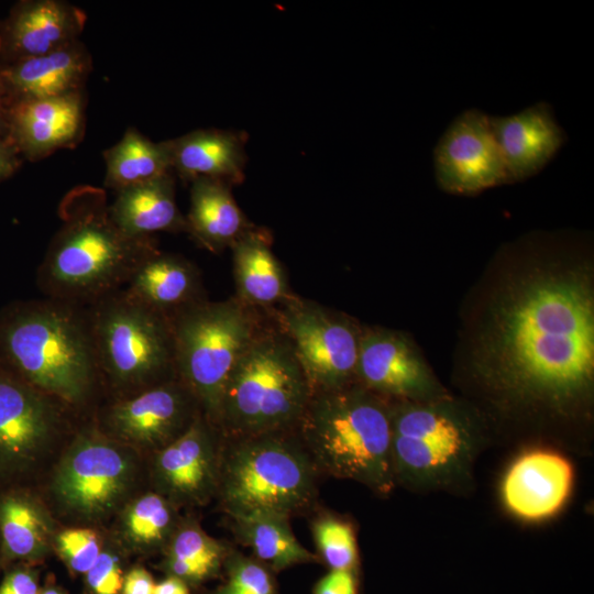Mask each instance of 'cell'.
Wrapping results in <instances>:
<instances>
[{
	"label": "cell",
	"instance_id": "19",
	"mask_svg": "<svg viewBox=\"0 0 594 594\" xmlns=\"http://www.w3.org/2000/svg\"><path fill=\"white\" fill-rule=\"evenodd\" d=\"M573 468L561 454L535 449L517 458L504 475L502 499L514 516L538 521L557 514L570 496Z\"/></svg>",
	"mask_w": 594,
	"mask_h": 594
},
{
	"label": "cell",
	"instance_id": "2",
	"mask_svg": "<svg viewBox=\"0 0 594 594\" xmlns=\"http://www.w3.org/2000/svg\"><path fill=\"white\" fill-rule=\"evenodd\" d=\"M59 216L62 226L38 271L40 286L52 299L94 302L119 290L157 251L153 238H131L114 224L100 188H73Z\"/></svg>",
	"mask_w": 594,
	"mask_h": 594
},
{
	"label": "cell",
	"instance_id": "22",
	"mask_svg": "<svg viewBox=\"0 0 594 594\" xmlns=\"http://www.w3.org/2000/svg\"><path fill=\"white\" fill-rule=\"evenodd\" d=\"M54 520L29 486L0 491V569L35 564L53 552Z\"/></svg>",
	"mask_w": 594,
	"mask_h": 594
},
{
	"label": "cell",
	"instance_id": "36",
	"mask_svg": "<svg viewBox=\"0 0 594 594\" xmlns=\"http://www.w3.org/2000/svg\"><path fill=\"white\" fill-rule=\"evenodd\" d=\"M40 572L31 564H15L4 570L0 594H37Z\"/></svg>",
	"mask_w": 594,
	"mask_h": 594
},
{
	"label": "cell",
	"instance_id": "37",
	"mask_svg": "<svg viewBox=\"0 0 594 594\" xmlns=\"http://www.w3.org/2000/svg\"><path fill=\"white\" fill-rule=\"evenodd\" d=\"M312 594H359L355 570H329L314 586Z\"/></svg>",
	"mask_w": 594,
	"mask_h": 594
},
{
	"label": "cell",
	"instance_id": "24",
	"mask_svg": "<svg viewBox=\"0 0 594 594\" xmlns=\"http://www.w3.org/2000/svg\"><path fill=\"white\" fill-rule=\"evenodd\" d=\"M172 172L185 182L208 178L229 185L244 179L246 163L243 133L201 129L165 141Z\"/></svg>",
	"mask_w": 594,
	"mask_h": 594
},
{
	"label": "cell",
	"instance_id": "26",
	"mask_svg": "<svg viewBox=\"0 0 594 594\" xmlns=\"http://www.w3.org/2000/svg\"><path fill=\"white\" fill-rule=\"evenodd\" d=\"M231 185L216 179L190 182L187 232L211 252L218 253L253 228L234 200Z\"/></svg>",
	"mask_w": 594,
	"mask_h": 594
},
{
	"label": "cell",
	"instance_id": "3",
	"mask_svg": "<svg viewBox=\"0 0 594 594\" xmlns=\"http://www.w3.org/2000/svg\"><path fill=\"white\" fill-rule=\"evenodd\" d=\"M0 363L68 407L85 405L100 380L88 315L52 298L0 312Z\"/></svg>",
	"mask_w": 594,
	"mask_h": 594
},
{
	"label": "cell",
	"instance_id": "23",
	"mask_svg": "<svg viewBox=\"0 0 594 594\" xmlns=\"http://www.w3.org/2000/svg\"><path fill=\"white\" fill-rule=\"evenodd\" d=\"M125 285L123 292L131 299L170 321L206 300L198 268L182 256L158 250L135 268Z\"/></svg>",
	"mask_w": 594,
	"mask_h": 594
},
{
	"label": "cell",
	"instance_id": "5",
	"mask_svg": "<svg viewBox=\"0 0 594 594\" xmlns=\"http://www.w3.org/2000/svg\"><path fill=\"white\" fill-rule=\"evenodd\" d=\"M321 474L295 430L224 438L216 499L227 517L312 512Z\"/></svg>",
	"mask_w": 594,
	"mask_h": 594
},
{
	"label": "cell",
	"instance_id": "39",
	"mask_svg": "<svg viewBox=\"0 0 594 594\" xmlns=\"http://www.w3.org/2000/svg\"><path fill=\"white\" fill-rule=\"evenodd\" d=\"M21 155L14 145L0 135V182L12 176L21 165Z\"/></svg>",
	"mask_w": 594,
	"mask_h": 594
},
{
	"label": "cell",
	"instance_id": "11",
	"mask_svg": "<svg viewBox=\"0 0 594 594\" xmlns=\"http://www.w3.org/2000/svg\"><path fill=\"white\" fill-rule=\"evenodd\" d=\"M67 408L0 363V491L28 486L65 432Z\"/></svg>",
	"mask_w": 594,
	"mask_h": 594
},
{
	"label": "cell",
	"instance_id": "10",
	"mask_svg": "<svg viewBox=\"0 0 594 594\" xmlns=\"http://www.w3.org/2000/svg\"><path fill=\"white\" fill-rule=\"evenodd\" d=\"M141 453L112 439L96 424L82 427L62 453L51 481L61 512L78 522L116 516L135 495Z\"/></svg>",
	"mask_w": 594,
	"mask_h": 594
},
{
	"label": "cell",
	"instance_id": "29",
	"mask_svg": "<svg viewBox=\"0 0 594 594\" xmlns=\"http://www.w3.org/2000/svg\"><path fill=\"white\" fill-rule=\"evenodd\" d=\"M229 526L252 556L273 572L297 564L318 563L316 553L305 548L295 537L290 518L274 513H250L227 517Z\"/></svg>",
	"mask_w": 594,
	"mask_h": 594
},
{
	"label": "cell",
	"instance_id": "7",
	"mask_svg": "<svg viewBox=\"0 0 594 594\" xmlns=\"http://www.w3.org/2000/svg\"><path fill=\"white\" fill-rule=\"evenodd\" d=\"M311 395L285 336H255L227 383L218 428L224 438L295 430Z\"/></svg>",
	"mask_w": 594,
	"mask_h": 594
},
{
	"label": "cell",
	"instance_id": "40",
	"mask_svg": "<svg viewBox=\"0 0 594 594\" xmlns=\"http://www.w3.org/2000/svg\"><path fill=\"white\" fill-rule=\"evenodd\" d=\"M154 594H191V587L176 576L166 575L155 584Z\"/></svg>",
	"mask_w": 594,
	"mask_h": 594
},
{
	"label": "cell",
	"instance_id": "8",
	"mask_svg": "<svg viewBox=\"0 0 594 594\" xmlns=\"http://www.w3.org/2000/svg\"><path fill=\"white\" fill-rule=\"evenodd\" d=\"M88 315L99 378L113 398L177 377L172 321L123 290L92 302Z\"/></svg>",
	"mask_w": 594,
	"mask_h": 594
},
{
	"label": "cell",
	"instance_id": "16",
	"mask_svg": "<svg viewBox=\"0 0 594 594\" xmlns=\"http://www.w3.org/2000/svg\"><path fill=\"white\" fill-rule=\"evenodd\" d=\"M356 382L387 400L432 402L449 396L414 343L385 328L361 331Z\"/></svg>",
	"mask_w": 594,
	"mask_h": 594
},
{
	"label": "cell",
	"instance_id": "34",
	"mask_svg": "<svg viewBox=\"0 0 594 594\" xmlns=\"http://www.w3.org/2000/svg\"><path fill=\"white\" fill-rule=\"evenodd\" d=\"M106 539L92 527L56 531L53 551L73 575H85L101 553Z\"/></svg>",
	"mask_w": 594,
	"mask_h": 594
},
{
	"label": "cell",
	"instance_id": "31",
	"mask_svg": "<svg viewBox=\"0 0 594 594\" xmlns=\"http://www.w3.org/2000/svg\"><path fill=\"white\" fill-rule=\"evenodd\" d=\"M105 186L118 191L172 172L164 142L155 143L135 128H129L111 147L103 152Z\"/></svg>",
	"mask_w": 594,
	"mask_h": 594
},
{
	"label": "cell",
	"instance_id": "35",
	"mask_svg": "<svg viewBox=\"0 0 594 594\" xmlns=\"http://www.w3.org/2000/svg\"><path fill=\"white\" fill-rule=\"evenodd\" d=\"M125 552L112 539H107L96 562L85 574L86 594H121Z\"/></svg>",
	"mask_w": 594,
	"mask_h": 594
},
{
	"label": "cell",
	"instance_id": "21",
	"mask_svg": "<svg viewBox=\"0 0 594 594\" xmlns=\"http://www.w3.org/2000/svg\"><path fill=\"white\" fill-rule=\"evenodd\" d=\"M91 68V56L77 40L44 55L0 64V81L11 105L84 90Z\"/></svg>",
	"mask_w": 594,
	"mask_h": 594
},
{
	"label": "cell",
	"instance_id": "27",
	"mask_svg": "<svg viewBox=\"0 0 594 594\" xmlns=\"http://www.w3.org/2000/svg\"><path fill=\"white\" fill-rule=\"evenodd\" d=\"M238 298L251 307H271L290 297L284 270L268 234L254 227L232 245Z\"/></svg>",
	"mask_w": 594,
	"mask_h": 594
},
{
	"label": "cell",
	"instance_id": "30",
	"mask_svg": "<svg viewBox=\"0 0 594 594\" xmlns=\"http://www.w3.org/2000/svg\"><path fill=\"white\" fill-rule=\"evenodd\" d=\"M231 547L209 536L197 519L182 517L169 542L162 552L160 569L176 576L191 588L222 574Z\"/></svg>",
	"mask_w": 594,
	"mask_h": 594
},
{
	"label": "cell",
	"instance_id": "42",
	"mask_svg": "<svg viewBox=\"0 0 594 594\" xmlns=\"http://www.w3.org/2000/svg\"><path fill=\"white\" fill-rule=\"evenodd\" d=\"M37 594H67L62 587L57 586L54 582L46 581L43 586H41Z\"/></svg>",
	"mask_w": 594,
	"mask_h": 594
},
{
	"label": "cell",
	"instance_id": "20",
	"mask_svg": "<svg viewBox=\"0 0 594 594\" xmlns=\"http://www.w3.org/2000/svg\"><path fill=\"white\" fill-rule=\"evenodd\" d=\"M491 124L509 184L542 170L566 140L552 108L543 101L509 116L491 117Z\"/></svg>",
	"mask_w": 594,
	"mask_h": 594
},
{
	"label": "cell",
	"instance_id": "14",
	"mask_svg": "<svg viewBox=\"0 0 594 594\" xmlns=\"http://www.w3.org/2000/svg\"><path fill=\"white\" fill-rule=\"evenodd\" d=\"M223 435L200 413L175 441L152 454L148 474L153 491L179 509L216 499Z\"/></svg>",
	"mask_w": 594,
	"mask_h": 594
},
{
	"label": "cell",
	"instance_id": "4",
	"mask_svg": "<svg viewBox=\"0 0 594 594\" xmlns=\"http://www.w3.org/2000/svg\"><path fill=\"white\" fill-rule=\"evenodd\" d=\"M295 431L321 476L352 480L381 496L395 488L389 400L358 382L311 393Z\"/></svg>",
	"mask_w": 594,
	"mask_h": 594
},
{
	"label": "cell",
	"instance_id": "32",
	"mask_svg": "<svg viewBox=\"0 0 594 594\" xmlns=\"http://www.w3.org/2000/svg\"><path fill=\"white\" fill-rule=\"evenodd\" d=\"M317 556L329 570H355L359 553L352 524L331 512L320 510L310 524Z\"/></svg>",
	"mask_w": 594,
	"mask_h": 594
},
{
	"label": "cell",
	"instance_id": "38",
	"mask_svg": "<svg viewBox=\"0 0 594 594\" xmlns=\"http://www.w3.org/2000/svg\"><path fill=\"white\" fill-rule=\"evenodd\" d=\"M155 581L142 565H133L125 571L121 594H154Z\"/></svg>",
	"mask_w": 594,
	"mask_h": 594
},
{
	"label": "cell",
	"instance_id": "18",
	"mask_svg": "<svg viewBox=\"0 0 594 594\" xmlns=\"http://www.w3.org/2000/svg\"><path fill=\"white\" fill-rule=\"evenodd\" d=\"M86 13L61 0H22L0 23V64L44 55L77 40Z\"/></svg>",
	"mask_w": 594,
	"mask_h": 594
},
{
	"label": "cell",
	"instance_id": "12",
	"mask_svg": "<svg viewBox=\"0 0 594 594\" xmlns=\"http://www.w3.org/2000/svg\"><path fill=\"white\" fill-rule=\"evenodd\" d=\"M283 304L277 311L278 330L288 340L311 393L356 382L362 329L314 301L290 296Z\"/></svg>",
	"mask_w": 594,
	"mask_h": 594
},
{
	"label": "cell",
	"instance_id": "41",
	"mask_svg": "<svg viewBox=\"0 0 594 594\" xmlns=\"http://www.w3.org/2000/svg\"><path fill=\"white\" fill-rule=\"evenodd\" d=\"M10 101L0 81V135L6 136Z\"/></svg>",
	"mask_w": 594,
	"mask_h": 594
},
{
	"label": "cell",
	"instance_id": "9",
	"mask_svg": "<svg viewBox=\"0 0 594 594\" xmlns=\"http://www.w3.org/2000/svg\"><path fill=\"white\" fill-rule=\"evenodd\" d=\"M172 327L177 376L218 427L231 373L262 329L254 308L238 297L202 300L178 314Z\"/></svg>",
	"mask_w": 594,
	"mask_h": 594
},
{
	"label": "cell",
	"instance_id": "25",
	"mask_svg": "<svg viewBox=\"0 0 594 594\" xmlns=\"http://www.w3.org/2000/svg\"><path fill=\"white\" fill-rule=\"evenodd\" d=\"M116 193L109 212L124 234L146 239L161 231L187 232L186 219L176 204L173 172Z\"/></svg>",
	"mask_w": 594,
	"mask_h": 594
},
{
	"label": "cell",
	"instance_id": "15",
	"mask_svg": "<svg viewBox=\"0 0 594 594\" xmlns=\"http://www.w3.org/2000/svg\"><path fill=\"white\" fill-rule=\"evenodd\" d=\"M438 186L455 195H475L509 184L491 117L480 109L461 112L439 138L433 150Z\"/></svg>",
	"mask_w": 594,
	"mask_h": 594
},
{
	"label": "cell",
	"instance_id": "28",
	"mask_svg": "<svg viewBox=\"0 0 594 594\" xmlns=\"http://www.w3.org/2000/svg\"><path fill=\"white\" fill-rule=\"evenodd\" d=\"M112 539L125 552L150 557L162 553L175 532L179 508L161 494H135L116 515Z\"/></svg>",
	"mask_w": 594,
	"mask_h": 594
},
{
	"label": "cell",
	"instance_id": "33",
	"mask_svg": "<svg viewBox=\"0 0 594 594\" xmlns=\"http://www.w3.org/2000/svg\"><path fill=\"white\" fill-rule=\"evenodd\" d=\"M224 581L213 594H277L275 572L253 556L231 547L223 564Z\"/></svg>",
	"mask_w": 594,
	"mask_h": 594
},
{
	"label": "cell",
	"instance_id": "6",
	"mask_svg": "<svg viewBox=\"0 0 594 594\" xmlns=\"http://www.w3.org/2000/svg\"><path fill=\"white\" fill-rule=\"evenodd\" d=\"M389 413L396 485L428 490L466 480L482 440L475 414L449 396L389 400Z\"/></svg>",
	"mask_w": 594,
	"mask_h": 594
},
{
	"label": "cell",
	"instance_id": "17",
	"mask_svg": "<svg viewBox=\"0 0 594 594\" xmlns=\"http://www.w3.org/2000/svg\"><path fill=\"white\" fill-rule=\"evenodd\" d=\"M85 91L21 100L9 107L6 138L21 157L35 162L74 147L85 132Z\"/></svg>",
	"mask_w": 594,
	"mask_h": 594
},
{
	"label": "cell",
	"instance_id": "1",
	"mask_svg": "<svg viewBox=\"0 0 594 594\" xmlns=\"http://www.w3.org/2000/svg\"><path fill=\"white\" fill-rule=\"evenodd\" d=\"M473 366L512 402L565 414L594 386V286L587 263L534 261L488 302Z\"/></svg>",
	"mask_w": 594,
	"mask_h": 594
},
{
	"label": "cell",
	"instance_id": "13",
	"mask_svg": "<svg viewBox=\"0 0 594 594\" xmlns=\"http://www.w3.org/2000/svg\"><path fill=\"white\" fill-rule=\"evenodd\" d=\"M200 413L197 399L177 376L113 398L95 424L112 439L152 455L180 437Z\"/></svg>",
	"mask_w": 594,
	"mask_h": 594
}]
</instances>
